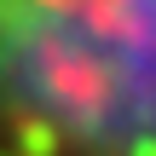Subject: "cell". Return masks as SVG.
<instances>
[{"mask_svg":"<svg viewBox=\"0 0 156 156\" xmlns=\"http://www.w3.org/2000/svg\"><path fill=\"white\" fill-rule=\"evenodd\" d=\"M0 156H156V0H0Z\"/></svg>","mask_w":156,"mask_h":156,"instance_id":"6da1fadb","label":"cell"}]
</instances>
